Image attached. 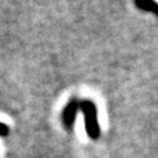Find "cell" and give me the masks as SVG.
<instances>
[{
	"label": "cell",
	"mask_w": 158,
	"mask_h": 158,
	"mask_svg": "<svg viewBox=\"0 0 158 158\" xmlns=\"http://www.w3.org/2000/svg\"><path fill=\"white\" fill-rule=\"evenodd\" d=\"M78 108L82 110L85 114V122H86V132L89 135L90 139L96 140L100 136V128H98V122H97V108L96 104L93 103L89 98L85 100H77Z\"/></svg>",
	"instance_id": "6da1fadb"
},
{
	"label": "cell",
	"mask_w": 158,
	"mask_h": 158,
	"mask_svg": "<svg viewBox=\"0 0 158 158\" xmlns=\"http://www.w3.org/2000/svg\"><path fill=\"white\" fill-rule=\"evenodd\" d=\"M8 133H10V128L6 123L0 122V136L6 137V136H8Z\"/></svg>",
	"instance_id": "3957f363"
},
{
	"label": "cell",
	"mask_w": 158,
	"mask_h": 158,
	"mask_svg": "<svg viewBox=\"0 0 158 158\" xmlns=\"http://www.w3.org/2000/svg\"><path fill=\"white\" fill-rule=\"evenodd\" d=\"M77 100H78V98H72V100H69L68 103H67V106L64 107L63 115H61V118H63V123H64V128L68 129V131L72 128L74 121H75V115H77V112L79 111Z\"/></svg>",
	"instance_id": "7a4b0ae2"
}]
</instances>
